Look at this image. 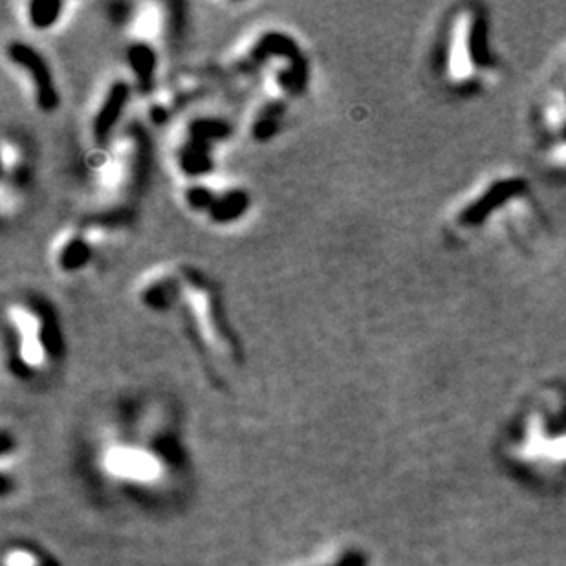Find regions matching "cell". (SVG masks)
<instances>
[{
    "instance_id": "6da1fadb",
    "label": "cell",
    "mask_w": 566,
    "mask_h": 566,
    "mask_svg": "<svg viewBox=\"0 0 566 566\" xmlns=\"http://www.w3.org/2000/svg\"><path fill=\"white\" fill-rule=\"evenodd\" d=\"M504 460L541 484L566 482V389L545 385L513 414L501 442Z\"/></svg>"
},
{
    "instance_id": "7a4b0ae2",
    "label": "cell",
    "mask_w": 566,
    "mask_h": 566,
    "mask_svg": "<svg viewBox=\"0 0 566 566\" xmlns=\"http://www.w3.org/2000/svg\"><path fill=\"white\" fill-rule=\"evenodd\" d=\"M438 57V68L453 90H480L493 79L497 66L488 46L486 19L475 6L458 8L449 17Z\"/></svg>"
},
{
    "instance_id": "3957f363",
    "label": "cell",
    "mask_w": 566,
    "mask_h": 566,
    "mask_svg": "<svg viewBox=\"0 0 566 566\" xmlns=\"http://www.w3.org/2000/svg\"><path fill=\"white\" fill-rule=\"evenodd\" d=\"M521 206H532L526 178L515 173H493L460 196L449 211L447 226L458 239H475L491 228V218L501 217Z\"/></svg>"
},
{
    "instance_id": "277c9868",
    "label": "cell",
    "mask_w": 566,
    "mask_h": 566,
    "mask_svg": "<svg viewBox=\"0 0 566 566\" xmlns=\"http://www.w3.org/2000/svg\"><path fill=\"white\" fill-rule=\"evenodd\" d=\"M535 129L541 156L552 167L566 169V55L548 77L537 101Z\"/></svg>"
}]
</instances>
